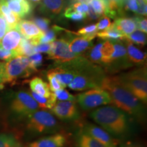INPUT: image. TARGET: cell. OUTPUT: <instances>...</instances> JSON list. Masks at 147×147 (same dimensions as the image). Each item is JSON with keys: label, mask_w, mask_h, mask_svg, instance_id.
<instances>
[{"label": "cell", "mask_w": 147, "mask_h": 147, "mask_svg": "<svg viewBox=\"0 0 147 147\" xmlns=\"http://www.w3.org/2000/svg\"><path fill=\"white\" fill-rule=\"evenodd\" d=\"M101 89L110 95L111 103L140 123L146 122V113L144 104L119 82L117 76H105L101 83Z\"/></svg>", "instance_id": "obj_1"}, {"label": "cell", "mask_w": 147, "mask_h": 147, "mask_svg": "<svg viewBox=\"0 0 147 147\" xmlns=\"http://www.w3.org/2000/svg\"><path fill=\"white\" fill-rule=\"evenodd\" d=\"M90 116L100 127L115 138H124L131 131L129 116L115 106L97 108L91 112Z\"/></svg>", "instance_id": "obj_2"}, {"label": "cell", "mask_w": 147, "mask_h": 147, "mask_svg": "<svg viewBox=\"0 0 147 147\" xmlns=\"http://www.w3.org/2000/svg\"><path fill=\"white\" fill-rule=\"evenodd\" d=\"M48 55L49 59L54 61L55 67L71 69L76 73L87 70L95 65L85 57L71 52L65 38L52 42V48Z\"/></svg>", "instance_id": "obj_3"}, {"label": "cell", "mask_w": 147, "mask_h": 147, "mask_svg": "<svg viewBox=\"0 0 147 147\" xmlns=\"http://www.w3.org/2000/svg\"><path fill=\"white\" fill-rule=\"evenodd\" d=\"M117 77L126 89L146 105L147 103L146 66L123 73Z\"/></svg>", "instance_id": "obj_4"}, {"label": "cell", "mask_w": 147, "mask_h": 147, "mask_svg": "<svg viewBox=\"0 0 147 147\" xmlns=\"http://www.w3.org/2000/svg\"><path fill=\"white\" fill-rule=\"evenodd\" d=\"M27 128L31 133L44 135L56 133L59 125L52 113L47 110H38L27 117Z\"/></svg>", "instance_id": "obj_5"}, {"label": "cell", "mask_w": 147, "mask_h": 147, "mask_svg": "<svg viewBox=\"0 0 147 147\" xmlns=\"http://www.w3.org/2000/svg\"><path fill=\"white\" fill-rule=\"evenodd\" d=\"M37 70L33 67L28 57L17 56L3 63L1 80L3 83L30 76Z\"/></svg>", "instance_id": "obj_6"}, {"label": "cell", "mask_w": 147, "mask_h": 147, "mask_svg": "<svg viewBox=\"0 0 147 147\" xmlns=\"http://www.w3.org/2000/svg\"><path fill=\"white\" fill-rule=\"evenodd\" d=\"M76 98L79 106L84 110L94 109L111 103L110 95L101 88L87 90L77 95Z\"/></svg>", "instance_id": "obj_7"}, {"label": "cell", "mask_w": 147, "mask_h": 147, "mask_svg": "<svg viewBox=\"0 0 147 147\" xmlns=\"http://www.w3.org/2000/svg\"><path fill=\"white\" fill-rule=\"evenodd\" d=\"M10 109L15 115L27 118L39 109V106L30 93L21 91L17 92L12 99Z\"/></svg>", "instance_id": "obj_8"}, {"label": "cell", "mask_w": 147, "mask_h": 147, "mask_svg": "<svg viewBox=\"0 0 147 147\" xmlns=\"http://www.w3.org/2000/svg\"><path fill=\"white\" fill-rule=\"evenodd\" d=\"M114 53L110 62L105 69L110 74L116 73L122 69H129L133 67L129 60L126 48L123 41H113Z\"/></svg>", "instance_id": "obj_9"}, {"label": "cell", "mask_w": 147, "mask_h": 147, "mask_svg": "<svg viewBox=\"0 0 147 147\" xmlns=\"http://www.w3.org/2000/svg\"><path fill=\"white\" fill-rule=\"evenodd\" d=\"M51 110L53 115L63 121H74L80 118V112L76 102L59 101Z\"/></svg>", "instance_id": "obj_10"}, {"label": "cell", "mask_w": 147, "mask_h": 147, "mask_svg": "<svg viewBox=\"0 0 147 147\" xmlns=\"http://www.w3.org/2000/svg\"><path fill=\"white\" fill-rule=\"evenodd\" d=\"M82 131L96 140L105 147H117L118 140L100 127L92 123L84 125Z\"/></svg>", "instance_id": "obj_11"}, {"label": "cell", "mask_w": 147, "mask_h": 147, "mask_svg": "<svg viewBox=\"0 0 147 147\" xmlns=\"http://www.w3.org/2000/svg\"><path fill=\"white\" fill-rule=\"evenodd\" d=\"M16 28L18 29L22 36L26 39L30 40L35 47L39 45L40 39L45 34L34 22L29 20H21Z\"/></svg>", "instance_id": "obj_12"}, {"label": "cell", "mask_w": 147, "mask_h": 147, "mask_svg": "<svg viewBox=\"0 0 147 147\" xmlns=\"http://www.w3.org/2000/svg\"><path fill=\"white\" fill-rule=\"evenodd\" d=\"M96 36H74L69 40V49L71 52L76 55L85 57L88 51L93 47V40Z\"/></svg>", "instance_id": "obj_13"}, {"label": "cell", "mask_w": 147, "mask_h": 147, "mask_svg": "<svg viewBox=\"0 0 147 147\" xmlns=\"http://www.w3.org/2000/svg\"><path fill=\"white\" fill-rule=\"evenodd\" d=\"M122 41L123 42L126 48L128 59L132 65L137 66L138 67L146 66V53L142 52L136 47L133 43L129 41L125 38Z\"/></svg>", "instance_id": "obj_14"}, {"label": "cell", "mask_w": 147, "mask_h": 147, "mask_svg": "<svg viewBox=\"0 0 147 147\" xmlns=\"http://www.w3.org/2000/svg\"><path fill=\"white\" fill-rule=\"evenodd\" d=\"M67 138L62 133H55L47 137L40 138L30 143L29 147H65Z\"/></svg>", "instance_id": "obj_15"}, {"label": "cell", "mask_w": 147, "mask_h": 147, "mask_svg": "<svg viewBox=\"0 0 147 147\" xmlns=\"http://www.w3.org/2000/svg\"><path fill=\"white\" fill-rule=\"evenodd\" d=\"M66 0H42L40 11L42 14L51 18H56L63 12Z\"/></svg>", "instance_id": "obj_16"}, {"label": "cell", "mask_w": 147, "mask_h": 147, "mask_svg": "<svg viewBox=\"0 0 147 147\" xmlns=\"http://www.w3.org/2000/svg\"><path fill=\"white\" fill-rule=\"evenodd\" d=\"M22 38L23 36L16 27L10 29L3 36L0 42V46L5 50L16 52L19 47Z\"/></svg>", "instance_id": "obj_17"}, {"label": "cell", "mask_w": 147, "mask_h": 147, "mask_svg": "<svg viewBox=\"0 0 147 147\" xmlns=\"http://www.w3.org/2000/svg\"><path fill=\"white\" fill-rule=\"evenodd\" d=\"M7 3L10 10L21 18L30 15L34 9L28 0H11Z\"/></svg>", "instance_id": "obj_18"}, {"label": "cell", "mask_w": 147, "mask_h": 147, "mask_svg": "<svg viewBox=\"0 0 147 147\" xmlns=\"http://www.w3.org/2000/svg\"><path fill=\"white\" fill-rule=\"evenodd\" d=\"M113 27L125 36H127L137 30L136 23L134 18L124 16L116 18L115 22L113 23Z\"/></svg>", "instance_id": "obj_19"}, {"label": "cell", "mask_w": 147, "mask_h": 147, "mask_svg": "<svg viewBox=\"0 0 147 147\" xmlns=\"http://www.w3.org/2000/svg\"><path fill=\"white\" fill-rule=\"evenodd\" d=\"M0 14L4 17L9 29L16 28L21 21V18L19 16L10 10L5 0H0Z\"/></svg>", "instance_id": "obj_20"}, {"label": "cell", "mask_w": 147, "mask_h": 147, "mask_svg": "<svg viewBox=\"0 0 147 147\" xmlns=\"http://www.w3.org/2000/svg\"><path fill=\"white\" fill-rule=\"evenodd\" d=\"M49 71L54 75L55 78L57 79L58 81L63 85L64 88L68 86L76 74L74 71L71 70V69L60 67H55L54 68L50 69Z\"/></svg>", "instance_id": "obj_21"}, {"label": "cell", "mask_w": 147, "mask_h": 147, "mask_svg": "<svg viewBox=\"0 0 147 147\" xmlns=\"http://www.w3.org/2000/svg\"><path fill=\"white\" fill-rule=\"evenodd\" d=\"M29 87L32 92L41 96L49 97L52 94L49 84L40 77H34L29 82Z\"/></svg>", "instance_id": "obj_22"}, {"label": "cell", "mask_w": 147, "mask_h": 147, "mask_svg": "<svg viewBox=\"0 0 147 147\" xmlns=\"http://www.w3.org/2000/svg\"><path fill=\"white\" fill-rule=\"evenodd\" d=\"M123 10L131 11L137 15L146 16V3L144 0H123Z\"/></svg>", "instance_id": "obj_23"}, {"label": "cell", "mask_w": 147, "mask_h": 147, "mask_svg": "<svg viewBox=\"0 0 147 147\" xmlns=\"http://www.w3.org/2000/svg\"><path fill=\"white\" fill-rule=\"evenodd\" d=\"M96 36L101 39L109 40V41H122L125 38V36L123 34L114 28L113 23L109 29L103 32H97Z\"/></svg>", "instance_id": "obj_24"}, {"label": "cell", "mask_w": 147, "mask_h": 147, "mask_svg": "<svg viewBox=\"0 0 147 147\" xmlns=\"http://www.w3.org/2000/svg\"><path fill=\"white\" fill-rule=\"evenodd\" d=\"M30 94L32 95L33 98L37 102L39 108H41L42 109L51 110L57 102V99L53 92L51 96L49 97L41 96V95L36 94L34 92H31Z\"/></svg>", "instance_id": "obj_25"}, {"label": "cell", "mask_w": 147, "mask_h": 147, "mask_svg": "<svg viewBox=\"0 0 147 147\" xmlns=\"http://www.w3.org/2000/svg\"><path fill=\"white\" fill-rule=\"evenodd\" d=\"M78 147H105L96 140L84 133L82 130L79 131L77 136Z\"/></svg>", "instance_id": "obj_26"}, {"label": "cell", "mask_w": 147, "mask_h": 147, "mask_svg": "<svg viewBox=\"0 0 147 147\" xmlns=\"http://www.w3.org/2000/svg\"><path fill=\"white\" fill-rule=\"evenodd\" d=\"M34 47L35 46L33 45L32 42L30 40L26 39L23 37L19 47L16 51V55L26 57L31 56L35 53Z\"/></svg>", "instance_id": "obj_27"}, {"label": "cell", "mask_w": 147, "mask_h": 147, "mask_svg": "<svg viewBox=\"0 0 147 147\" xmlns=\"http://www.w3.org/2000/svg\"><path fill=\"white\" fill-rule=\"evenodd\" d=\"M125 38L140 48H143L146 45V34L139 30H136L131 34L125 36Z\"/></svg>", "instance_id": "obj_28"}, {"label": "cell", "mask_w": 147, "mask_h": 147, "mask_svg": "<svg viewBox=\"0 0 147 147\" xmlns=\"http://www.w3.org/2000/svg\"><path fill=\"white\" fill-rule=\"evenodd\" d=\"M89 4L93 12L100 17L106 16L107 6L104 0H91Z\"/></svg>", "instance_id": "obj_29"}, {"label": "cell", "mask_w": 147, "mask_h": 147, "mask_svg": "<svg viewBox=\"0 0 147 147\" xmlns=\"http://www.w3.org/2000/svg\"><path fill=\"white\" fill-rule=\"evenodd\" d=\"M63 29V28L54 25L52 29H49L47 32H46L44 34V36L40 39V44L44 43H52L56 40L57 34L60 32Z\"/></svg>", "instance_id": "obj_30"}, {"label": "cell", "mask_w": 147, "mask_h": 147, "mask_svg": "<svg viewBox=\"0 0 147 147\" xmlns=\"http://www.w3.org/2000/svg\"><path fill=\"white\" fill-rule=\"evenodd\" d=\"M19 144L14 135L0 134V147H16Z\"/></svg>", "instance_id": "obj_31"}, {"label": "cell", "mask_w": 147, "mask_h": 147, "mask_svg": "<svg viewBox=\"0 0 147 147\" xmlns=\"http://www.w3.org/2000/svg\"><path fill=\"white\" fill-rule=\"evenodd\" d=\"M63 16H65V18L71 20V21L76 22L83 21L84 20H85L86 18H87V14L76 12V11L71 10L69 6H67V8L65 9L63 12Z\"/></svg>", "instance_id": "obj_32"}, {"label": "cell", "mask_w": 147, "mask_h": 147, "mask_svg": "<svg viewBox=\"0 0 147 147\" xmlns=\"http://www.w3.org/2000/svg\"><path fill=\"white\" fill-rule=\"evenodd\" d=\"M54 93L55 97H56L57 100L62 101V102H65V101H68V102H76V96L71 94L70 93L65 89H62L55 92H53Z\"/></svg>", "instance_id": "obj_33"}, {"label": "cell", "mask_w": 147, "mask_h": 147, "mask_svg": "<svg viewBox=\"0 0 147 147\" xmlns=\"http://www.w3.org/2000/svg\"><path fill=\"white\" fill-rule=\"evenodd\" d=\"M32 21L43 33H45L49 29L51 24V20L49 18L46 17H34L33 18Z\"/></svg>", "instance_id": "obj_34"}, {"label": "cell", "mask_w": 147, "mask_h": 147, "mask_svg": "<svg viewBox=\"0 0 147 147\" xmlns=\"http://www.w3.org/2000/svg\"><path fill=\"white\" fill-rule=\"evenodd\" d=\"M47 76L48 80H49V85L51 91L55 92L56 91H58V90L65 89V88L63 87V85L58 81L57 79L55 78L54 75H53L49 70L47 71Z\"/></svg>", "instance_id": "obj_35"}, {"label": "cell", "mask_w": 147, "mask_h": 147, "mask_svg": "<svg viewBox=\"0 0 147 147\" xmlns=\"http://www.w3.org/2000/svg\"><path fill=\"white\" fill-rule=\"evenodd\" d=\"M73 34L78 35L79 36H96L97 30L96 25L92 24V25H88L87 27H84L83 28L79 29L77 32H72Z\"/></svg>", "instance_id": "obj_36"}, {"label": "cell", "mask_w": 147, "mask_h": 147, "mask_svg": "<svg viewBox=\"0 0 147 147\" xmlns=\"http://www.w3.org/2000/svg\"><path fill=\"white\" fill-rule=\"evenodd\" d=\"M95 25H96L97 32H100L109 29L111 27L112 23L109 17L106 16H103L101 17L98 23L95 24Z\"/></svg>", "instance_id": "obj_37"}, {"label": "cell", "mask_w": 147, "mask_h": 147, "mask_svg": "<svg viewBox=\"0 0 147 147\" xmlns=\"http://www.w3.org/2000/svg\"><path fill=\"white\" fill-rule=\"evenodd\" d=\"M136 23L137 29L146 34L147 33V20L146 17L143 16L137 15L134 18Z\"/></svg>", "instance_id": "obj_38"}, {"label": "cell", "mask_w": 147, "mask_h": 147, "mask_svg": "<svg viewBox=\"0 0 147 147\" xmlns=\"http://www.w3.org/2000/svg\"><path fill=\"white\" fill-rule=\"evenodd\" d=\"M28 58L29 61H30L32 66L36 69V70L38 67L42 65L43 57H42V55L40 54V53H34V55L28 57Z\"/></svg>", "instance_id": "obj_39"}, {"label": "cell", "mask_w": 147, "mask_h": 147, "mask_svg": "<svg viewBox=\"0 0 147 147\" xmlns=\"http://www.w3.org/2000/svg\"><path fill=\"white\" fill-rule=\"evenodd\" d=\"M15 57H17L15 51L5 50L0 46V60L8 61L9 60L12 59V58Z\"/></svg>", "instance_id": "obj_40"}, {"label": "cell", "mask_w": 147, "mask_h": 147, "mask_svg": "<svg viewBox=\"0 0 147 147\" xmlns=\"http://www.w3.org/2000/svg\"><path fill=\"white\" fill-rule=\"evenodd\" d=\"M70 7L71 10L76 11V12H80L82 14H87L88 10H89V5L86 3H73L71 5H69Z\"/></svg>", "instance_id": "obj_41"}, {"label": "cell", "mask_w": 147, "mask_h": 147, "mask_svg": "<svg viewBox=\"0 0 147 147\" xmlns=\"http://www.w3.org/2000/svg\"><path fill=\"white\" fill-rule=\"evenodd\" d=\"M52 48V43H44L39 44L34 47L35 53H49Z\"/></svg>", "instance_id": "obj_42"}, {"label": "cell", "mask_w": 147, "mask_h": 147, "mask_svg": "<svg viewBox=\"0 0 147 147\" xmlns=\"http://www.w3.org/2000/svg\"><path fill=\"white\" fill-rule=\"evenodd\" d=\"M8 30L9 27L6 23V21L3 16L1 14H0V42Z\"/></svg>", "instance_id": "obj_43"}, {"label": "cell", "mask_w": 147, "mask_h": 147, "mask_svg": "<svg viewBox=\"0 0 147 147\" xmlns=\"http://www.w3.org/2000/svg\"><path fill=\"white\" fill-rule=\"evenodd\" d=\"M120 147H144V146L139 142L129 141V142H126L121 144Z\"/></svg>", "instance_id": "obj_44"}, {"label": "cell", "mask_w": 147, "mask_h": 147, "mask_svg": "<svg viewBox=\"0 0 147 147\" xmlns=\"http://www.w3.org/2000/svg\"><path fill=\"white\" fill-rule=\"evenodd\" d=\"M71 3H76V2H79V3H86V4H89V3L91 0H69Z\"/></svg>", "instance_id": "obj_45"}, {"label": "cell", "mask_w": 147, "mask_h": 147, "mask_svg": "<svg viewBox=\"0 0 147 147\" xmlns=\"http://www.w3.org/2000/svg\"><path fill=\"white\" fill-rule=\"evenodd\" d=\"M28 1L30 2L31 4L34 7L35 5L40 4V2L42 1V0H28Z\"/></svg>", "instance_id": "obj_46"}, {"label": "cell", "mask_w": 147, "mask_h": 147, "mask_svg": "<svg viewBox=\"0 0 147 147\" xmlns=\"http://www.w3.org/2000/svg\"><path fill=\"white\" fill-rule=\"evenodd\" d=\"M3 83L2 80H1V79H0V87H2V86H3Z\"/></svg>", "instance_id": "obj_47"}, {"label": "cell", "mask_w": 147, "mask_h": 147, "mask_svg": "<svg viewBox=\"0 0 147 147\" xmlns=\"http://www.w3.org/2000/svg\"><path fill=\"white\" fill-rule=\"evenodd\" d=\"M16 147H22V146H21V144H18L17 145V146H16Z\"/></svg>", "instance_id": "obj_48"}, {"label": "cell", "mask_w": 147, "mask_h": 147, "mask_svg": "<svg viewBox=\"0 0 147 147\" xmlns=\"http://www.w3.org/2000/svg\"><path fill=\"white\" fill-rule=\"evenodd\" d=\"M5 1H7V2H8V1H11V0H5Z\"/></svg>", "instance_id": "obj_49"}, {"label": "cell", "mask_w": 147, "mask_h": 147, "mask_svg": "<svg viewBox=\"0 0 147 147\" xmlns=\"http://www.w3.org/2000/svg\"><path fill=\"white\" fill-rule=\"evenodd\" d=\"M1 64H2V63H1V62H0V67H1Z\"/></svg>", "instance_id": "obj_50"}, {"label": "cell", "mask_w": 147, "mask_h": 147, "mask_svg": "<svg viewBox=\"0 0 147 147\" xmlns=\"http://www.w3.org/2000/svg\"><path fill=\"white\" fill-rule=\"evenodd\" d=\"M144 1H145V2H146V1H147V0H144Z\"/></svg>", "instance_id": "obj_51"}]
</instances>
